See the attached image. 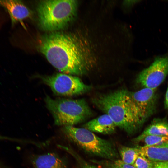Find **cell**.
I'll list each match as a JSON object with an SVG mask.
<instances>
[{"mask_svg": "<svg viewBox=\"0 0 168 168\" xmlns=\"http://www.w3.org/2000/svg\"><path fill=\"white\" fill-rule=\"evenodd\" d=\"M38 46L48 62L63 73L81 76L88 70L90 52L84 37L78 34L51 32L40 38Z\"/></svg>", "mask_w": 168, "mask_h": 168, "instance_id": "obj_1", "label": "cell"}, {"mask_svg": "<svg viewBox=\"0 0 168 168\" xmlns=\"http://www.w3.org/2000/svg\"><path fill=\"white\" fill-rule=\"evenodd\" d=\"M92 103L113 120L117 127L128 134L135 133L143 125L133 107L127 89H119L93 98Z\"/></svg>", "mask_w": 168, "mask_h": 168, "instance_id": "obj_2", "label": "cell"}, {"mask_svg": "<svg viewBox=\"0 0 168 168\" xmlns=\"http://www.w3.org/2000/svg\"><path fill=\"white\" fill-rule=\"evenodd\" d=\"M77 5L76 0L40 1L37 7L40 27L51 32L63 29L74 19Z\"/></svg>", "mask_w": 168, "mask_h": 168, "instance_id": "obj_3", "label": "cell"}, {"mask_svg": "<svg viewBox=\"0 0 168 168\" xmlns=\"http://www.w3.org/2000/svg\"><path fill=\"white\" fill-rule=\"evenodd\" d=\"M45 101L56 125L73 126L84 121L93 114L84 99H53L47 96Z\"/></svg>", "mask_w": 168, "mask_h": 168, "instance_id": "obj_4", "label": "cell"}, {"mask_svg": "<svg viewBox=\"0 0 168 168\" xmlns=\"http://www.w3.org/2000/svg\"><path fill=\"white\" fill-rule=\"evenodd\" d=\"M65 136L88 153L105 159L113 160L118 157L115 147L110 141L102 139L84 128L63 126Z\"/></svg>", "mask_w": 168, "mask_h": 168, "instance_id": "obj_5", "label": "cell"}, {"mask_svg": "<svg viewBox=\"0 0 168 168\" xmlns=\"http://www.w3.org/2000/svg\"><path fill=\"white\" fill-rule=\"evenodd\" d=\"M38 77L54 94L59 96L78 95L88 92L91 88V86L84 84L78 77L63 73Z\"/></svg>", "mask_w": 168, "mask_h": 168, "instance_id": "obj_6", "label": "cell"}, {"mask_svg": "<svg viewBox=\"0 0 168 168\" xmlns=\"http://www.w3.org/2000/svg\"><path fill=\"white\" fill-rule=\"evenodd\" d=\"M168 75V53L155 58L149 67L139 73L136 81L143 88L156 89Z\"/></svg>", "mask_w": 168, "mask_h": 168, "instance_id": "obj_7", "label": "cell"}, {"mask_svg": "<svg viewBox=\"0 0 168 168\" xmlns=\"http://www.w3.org/2000/svg\"><path fill=\"white\" fill-rule=\"evenodd\" d=\"M133 105L143 124L156 112L158 96L156 89L143 88L136 91H129Z\"/></svg>", "mask_w": 168, "mask_h": 168, "instance_id": "obj_8", "label": "cell"}, {"mask_svg": "<svg viewBox=\"0 0 168 168\" xmlns=\"http://www.w3.org/2000/svg\"><path fill=\"white\" fill-rule=\"evenodd\" d=\"M0 5L8 12L13 24L32 17V11L21 1L0 0Z\"/></svg>", "mask_w": 168, "mask_h": 168, "instance_id": "obj_9", "label": "cell"}, {"mask_svg": "<svg viewBox=\"0 0 168 168\" xmlns=\"http://www.w3.org/2000/svg\"><path fill=\"white\" fill-rule=\"evenodd\" d=\"M32 168H67L65 159L53 152L35 155L32 156Z\"/></svg>", "mask_w": 168, "mask_h": 168, "instance_id": "obj_10", "label": "cell"}, {"mask_svg": "<svg viewBox=\"0 0 168 168\" xmlns=\"http://www.w3.org/2000/svg\"><path fill=\"white\" fill-rule=\"evenodd\" d=\"M117 126L111 118L105 114L85 124L83 128L92 132L109 134L115 132Z\"/></svg>", "mask_w": 168, "mask_h": 168, "instance_id": "obj_11", "label": "cell"}, {"mask_svg": "<svg viewBox=\"0 0 168 168\" xmlns=\"http://www.w3.org/2000/svg\"><path fill=\"white\" fill-rule=\"evenodd\" d=\"M139 155L154 162L168 161V141L159 145L138 148Z\"/></svg>", "mask_w": 168, "mask_h": 168, "instance_id": "obj_12", "label": "cell"}, {"mask_svg": "<svg viewBox=\"0 0 168 168\" xmlns=\"http://www.w3.org/2000/svg\"><path fill=\"white\" fill-rule=\"evenodd\" d=\"M149 135L168 136L167 119L166 118H155L141 134L133 139V141L139 142Z\"/></svg>", "mask_w": 168, "mask_h": 168, "instance_id": "obj_13", "label": "cell"}, {"mask_svg": "<svg viewBox=\"0 0 168 168\" xmlns=\"http://www.w3.org/2000/svg\"><path fill=\"white\" fill-rule=\"evenodd\" d=\"M119 153L123 162L132 165L139 155L138 148L125 146L120 148Z\"/></svg>", "mask_w": 168, "mask_h": 168, "instance_id": "obj_14", "label": "cell"}, {"mask_svg": "<svg viewBox=\"0 0 168 168\" xmlns=\"http://www.w3.org/2000/svg\"><path fill=\"white\" fill-rule=\"evenodd\" d=\"M143 140L145 144L144 146L159 145L168 141V136L149 135Z\"/></svg>", "mask_w": 168, "mask_h": 168, "instance_id": "obj_15", "label": "cell"}, {"mask_svg": "<svg viewBox=\"0 0 168 168\" xmlns=\"http://www.w3.org/2000/svg\"><path fill=\"white\" fill-rule=\"evenodd\" d=\"M154 161L139 155L133 166L136 168H153Z\"/></svg>", "mask_w": 168, "mask_h": 168, "instance_id": "obj_16", "label": "cell"}, {"mask_svg": "<svg viewBox=\"0 0 168 168\" xmlns=\"http://www.w3.org/2000/svg\"><path fill=\"white\" fill-rule=\"evenodd\" d=\"M64 150L65 151L69 153L71 155L74 157L77 160L78 162L83 168H100L95 166L89 164L86 162L82 160L72 149L68 147H66Z\"/></svg>", "mask_w": 168, "mask_h": 168, "instance_id": "obj_17", "label": "cell"}, {"mask_svg": "<svg viewBox=\"0 0 168 168\" xmlns=\"http://www.w3.org/2000/svg\"><path fill=\"white\" fill-rule=\"evenodd\" d=\"M112 168H136L133 165L125 163L121 160L115 161L112 164Z\"/></svg>", "mask_w": 168, "mask_h": 168, "instance_id": "obj_18", "label": "cell"}, {"mask_svg": "<svg viewBox=\"0 0 168 168\" xmlns=\"http://www.w3.org/2000/svg\"><path fill=\"white\" fill-rule=\"evenodd\" d=\"M153 168H168V161L154 162Z\"/></svg>", "mask_w": 168, "mask_h": 168, "instance_id": "obj_19", "label": "cell"}, {"mask_svg": "<svg viewBox=\"0 0 168 168\" xmlns=\"http://www.w3.org/2000/svg\"><path fill=\"white\" fill-rule=\"evenodd\" d=\"M164 107L168 112V86L165 95L164 100Z\"/></svg>", "mask_w": 168, "mask_h": 168, "instance_id": "obj_20", "label": "cell"}, {"mask_svg": "<svg viewBox=\"0 0 168 168\" xmlns=\"http://www.w3.org/2000/svg\"><path fill=\"white\" fill-rule=\"evenodd\" d=\"M5 138L6 139L7 138L5 137H3L0 135V139H4Z\"/></svg>", "mask_w": 168, "mask_h": 168, "instance_id": "obj_21", "label": "cell"}]
</instances>
